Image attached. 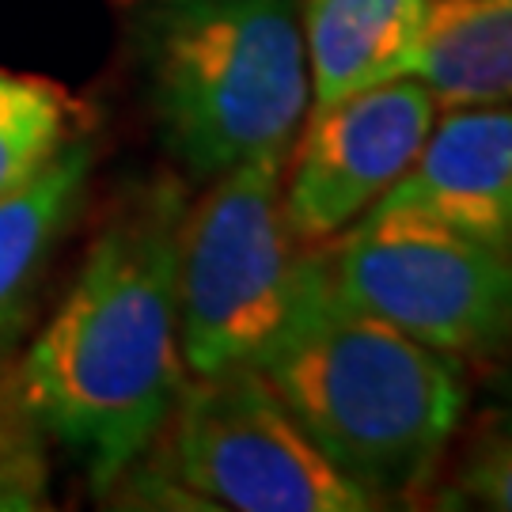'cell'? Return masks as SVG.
Instances as JSON below:
<instances>
[{
    "instance_id": "cell-1",
    "label": "cell",
    "mask_w": 512,
    "mask_h": 512,
    "mask_svg": "<svg viewBox=\"0 0 512 512\" xmlns=\"http://www.w3.org/2000/svg\"><path fill=\"white\" fill-rule=\"evenodd\" d=\"M186 205L175 175H156L114 202L12 380L27 421L73 452L99 490L122 482L164 437L190 380L175 296Z\"/></svg>"
},
{
    "instance_id": "cell-2",
    "label": "cell",
    "mask_w": 512,
    "mask_h": 512,
    "mask_svg": "<svg viewBox=\"0 0 512 512\" xmlns=\"http://www.w3.org/2000/svg\"><path fill=\"white\" fill-rule=\"evenodd\" d=\"M255 368L311 444L380 509L433 501L467 418V368L353 304L323 247L300 258L289 315Z\"/></svg>"
},
{
    "instance_id": "cell-3",
    "label": "cell",
    "mask_w": 512,
    "mask_h": 512,
    "mask_svg": "<svg viewBox=\"0 0 512 512\" xmlns=\"http://www.w3.org/2000/svg\"><path fill=\"white\" fill-rule=\"evenodd\" d=\"M137 54L160 145L202 183L289 148L311 110L296 0H152Z\"/></svg>"
},
{
    "instance_id": "cell-4",
    "label": "cell",
    "mask_w": 512,
    "mask_h": 512,
    "mask_svg": "<svg viewBox=\"0 0 512 512\" xmlns=\"http://www.w3.org/2000/svg\"><path fill=\"white\" fill-rule=\"evenodd\" d=\"M281 152L209 179L179 228V346L190 376L255 365L296 293L304 247L289 232Z\"/></svg>"
},
{
    "instance_id": "cell-5",
    "label": "cell",
    "mask_w": 512,
    "mask_h": 512,
    "mask_svg": "<svg viewBox=\"0 0 512 512\" xmlns=\"http://www.w3.org/2000/svg\"><path fill=\"white\" fill-rule=\"evenodd\" d=\"M338 289L467 372L512 365V258L403 205H372L323 247Z\"/></svg>"
},
{
    "instance_id": "cell-6",
    "label": "cell",
    "mask_w": 512,
    "mask_h": 512,
    "mask_svg": "<svg viewBox=\"0 0 512 512\" xmlns=\"http://www.w3.org/2000/svg\"><path fill=\"white\" fill-rule=\"evenodd\" d=\"M171 475L213 509L368 512L380 501L330 463L255 365L190 376L164 429Z\"/></svg>"
},
{
    "instance_id": "cell-7",
    "label": "cell",
    "mask_w": 512,
    "mask_h": 512,
    "mask_svg": "<svg viewBox=\"0 0 512 512\" xmlns=\"http://www.w3.org/2000/svg\"><path fill=\"white\" fill-rule=\"evenodd\" d=\"M437 114L440 103L418 76L311 107L281 175L296 243L319 251L353 228L410 171Z\"/></svg>"
},
{
    "instance_id": "cell-8",
    "label": "cell",
    "mask_w": 512,
    "mask_h": 512,
    "mask_svg": "<svg viewBox=\"0 0 512 512\" xmlns=\"http://www.w3.org/2000/svg\"><path fill=\"white\" fill-rule=\"evenodd\" d=\"M380 202L418 209L512 258V107H444Z\"/></svg>"
},
{
    "instance_id": "cell-9",
    "label": "cell",
    "mask_w": 512,
    "mask_h": 512,
    "mask_svg": "<svg viewBox=\"0 0 512 512\" xmlns=\"http://www.w3.org/2000/svg\"><path fill=\"white\" fill-rule=\"evenodd\" d=\"M311 107L418 73L429 0H296Z\"/></svg>"
},
{
    "instance_id": "cell-10",
    "label": "cell",
    "mask_w": 512,
    "mask_h": 512,
    "mask_svg": "<svg viewBox=\"0 0 512 512\" xmlns=\"http://www.w3.org/2000/svg\"><path fill=\"white\" fill-rule=\"evenodd\" d=\"M414 76L440 107H512L509 0H429Z\"/></svg>"
},
{
    "instance_id": "cell-11",
    "label": "cell",
    "mask_w": 512,
    "mask_h": 512,
    "mask_svg": "<svg viewBox=\"0 0 512 512\" xmlns=\"http://www.w3.org/2000/svg\"><path fill=\"white\" fill-rule=\"evenodd\" d=\"M95 167L88 141H69L35 179L0 198V330L19 319L57 236L73 220Z\"/></svg>"
},
{
    "instance_id": "cell-12",
    "label": "cell",
    "mask_w": 512,
    "mask_h": 512,
    "mask_svg": "<svg viewBox=\"0 0 512 512\" xmlns=\"http://www.w3.org/2000/svg\"><path fill=\"white\" fill-rule=\"evenodd\" d=\"M69 126L73 103L57 84L0 69V198L54 164Z\"/></svg>"
},
{
    "instance_id": "cell-13",
    "label": "cell",
    "mask_w": 512,
    "mask_h": 512,
    "mask_svg": "<svg viewBox=\"0 0 512 512\" xmlns=\"http://www.w3.org/2000/svg\"><path fill=\"white\" fill-rule=\"evenodd\" d=\"M440 509H490V512H512V437H486L467 448V456L459 459L448 486L433 490Z\"/></svg>"
},
{
    "instance_id": "cell-14",
    "label": "cell",
    "mask_w": 512,
    "mask_h": 512,
    "mask_svg": "<svg viewBox=\"0 0 512 512\" xmlns=\"http://www.w3.org/2000/svg\"><path fill=\"white\" fill-rule=\"evenodd\" d=\"M31 425L19 410L16 421H0V512H23L42 505V463L31 437L38 429L19 433Z\"/></svg>"
},
{
    "instance_id": "cell-15",
    "label": "cell",
    "mask_w": 512,
    "mask_h": 512,
    "mask_svg": "<svg viewBox=\"0 0 512 512\" xmlns=\"http://www.w3.org/2000/svg\"><path fill=\"white\" fill-rule=\"evenodd\" d=\"M494 391L482 406V418H478V433L486 437H512V365L494 372Z\"/></svg>"
},
{
    "instance_id": "cell-16",
    "label": "cell",
    "mask_w": 512,
    "mask_h": 512,
    "mask_svg": "<svg viewBox=\"0 0 512 512\" xmlns=\"http://www.w3.org/2000/svg\"><path fill=\"white\" fill-rule=\"evenodd\" d=\"M509 4H512V0H509Z\"/></svg>"
}]
</instances>
